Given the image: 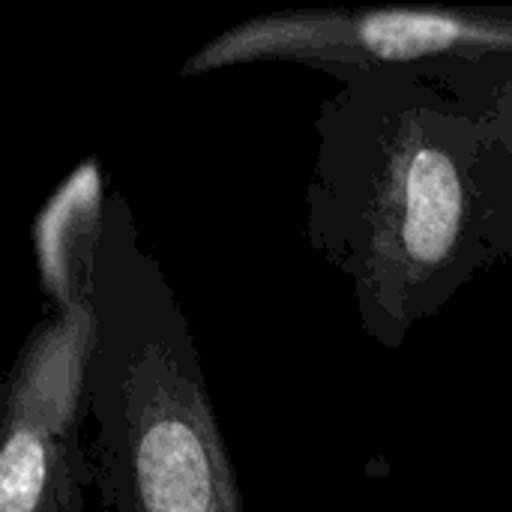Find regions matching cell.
I'll use <instances>...</instances> for the list:
<instances>
[{"label":"cell","mask_w":512,"mask_h":512,"mask_svg":"<svg viewBox=\"0 0 512 512\" xmlns=\"http://www.w3.org/2000/svg\"><path fill=\"white\" fill-rule=\"evenodd\" d=\"M93 312L87 297L54 306L30 333L3 396L0 512H87L93 465L81 444Z\"/></svg>","instance_id":"277c9868"},{"label":"cell","mask_w":512,"mask_h":512,"mask_svg":"<svg viewBox=\"0 0 512 512\" xmlns=\"http://www.w3.org/2000/svg\"><path fill=\"white\" fill-rule=\"evenodd\" d=\"M315 120L309 243L351 279L384 348L512 252V144L414 66L336 72Z\"/></svg>","instance_id":"6da1fadb"},{"label":"cell","mask_w":512,"mask_h":512,"mask_svg":"<svg viewBox=\"0 0 512 512\" xmlns=\"http://www.w3.org/2000/svg\"><path fill=\"white\" fill-rule=\"evenodd\" d=\"M261 60H297L330 75L369 66L465 69L512 78V9H288L231 24L204 42L183 75Z\"/></svg>","instance_id":"3957f363"},{"label":"cell","mask_w":512,"mask_h":512,"mask_svg":"<svg viewBox=\"0 0 512 512\" xmlns=\"http://www.w3.org/2000/svg\"><path fill=\"white\" fill-rule=\"evenodd\" d=\"M90 312V465L105 504L114 512H243L192 324L123 192L102 201Z\"/></svg>","instance_id":"7a4b0ae2"},{"label":"cell","mask_w":512,"mask_h":512,"mask_svg":"<svg viewBox=\"0 0 512 512\" xmlns=\"http://www.w3.org/2000/svg\"><path fill=\"white\" fill-rule=\"evenodd\" d=\"M420 72H426V69H420ZM426 75L435 78L438 84H444L447 90L465 96L468 102H474L483 114H489V120L510 138L512 144V78L480 75V72H465V69H435Z\"/></svg>","instance_id":"5b68a950"}]
</instances>
